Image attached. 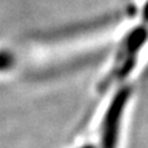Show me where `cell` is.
I'll list each match as a JSON object with an SVG mask.
<instances>
[{
    "label": "cell",
    "instance_id": "cell-1",
    "mask_svg": "<svg viewBox=\"0 0 148 148\" xmlns=\"http://www.w3.org/2000/svg\"><path fill=\"white\" fill-rule=\"evenodd\" d=\"M126 101V92H120L116 96L111 106L109 112V117L106 120L105 125V133H104V148H114L116 143L117 135V123L120 119V114L122 111L123 104Z\"/></svg>",
    "mask_w": 148,
    "mask_h": 148
}]
</instances>
